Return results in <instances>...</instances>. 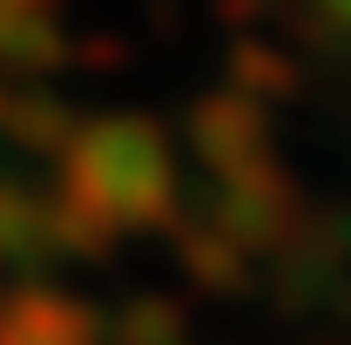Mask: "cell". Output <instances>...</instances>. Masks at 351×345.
Returning a JSON list of instances; mask_svg holds the SVG:
<instances>
[{
  "label": "cell",
  "mask_w": 351,
  "mask_h": 345,
  "mask_svg": "<svg viewBox=\"0 0 351 345\" xmlns=\"http://www.w3.org/2000/svg\"><path fill=\"white\" fill-rule=\"evenodd\" d=\"M189 142L223 183L257 176V170H270V109L257 95H210L189 115Z\"/></svg>",
  "instance_id": "obj_2"
},
{
  "label": "cell",
  "mask_w": 351,
  "mask_h": 345,
  "mask_svg": "<svg viewBox=\"0 0 351 345\" xmlns=\"http://www.w3.org/2000/svg\"><path fill=\"white\" fill-rule=\"evenodd\" d=\"M237 75H243V82H263V88H291V68H284L277 54H257V47L237 54Z\"/></svg>",
  "instance_id": "obj_8"
},
{
  "label": "cell",
  "mask_w": 351,
  "mask_h": 345,
  "mask_svg": "<svg viewBox=\"0 0 351 345\" xmlns=\"http://www.w3.org/2000/svg\"><path fill=\"white\" fill-rule=\"evenodd\" d=\"M75 109H61V102H47V95H14L7 102V115H0V135L21 149V156H54L61 163V149L75 142Z\"/></svg>",
  "instance_id": "obj_5"
},
{
  "label": "cell",
  "mask_w": 351,
  "mask_h": 345,
  "mask_svg": "<svg viewBox=\"0 0 351 345\" xmlns=\"http://www.w3.org/2000/svg\"><path fill=\"white\" fill-rule=\"evenodd\" d=\"M61 197L101 216L115 237L129 230H169L182 203L176 149L149 115H101L82 122L61 149Z\"/></svg>",
  "instance_id": "obj_1"
},
{
  "label": "cell",
  "mask_w": 351,
  "mask_h": 345,
  "mask_svg": "<svg viewBox=\"0 0 351 345\" xmlns=\"http://www.w3.org/2000/svg\"><path fill=\"white\" fill-rule=\"evenodd\" d=\"M41 21H61V0H0V41L21 27H41Z\"/></svg>",
  "instance_id": "obj_7"
},
{
  "label": "cell",
  "mask_w": 351,
  "mask_h": 345,
  "mask_svg": "<svg viewBox=\"0 0 351 345\" xmlns=\"http://www.w3.org/2000/svg\"><path fill=\"white\" fill-rule=\"evenodd\" d=\"M0 345H108L101 318L61 285H14L0 298Z\"/></svg>",
  "instance_id": "obj_3"
},
{
  "label": "cell",
  "mask_w": 351,
  "mask_h": 345,
  "mask_svg": "<svg viewBox=\"0 0 351 345\" xmlns=\"http://www.w3.org/2000/svg\"><path fill=\"white\" fill-rule=\"evenodd\" d=\"M345 7H351V0H345Z\"/></svg>",
  "instance_id": "obj_10"
},
{
  "label": "cell",
  "mask_w": 351,
  "mask_h": 345,
  "mask_svg": "<svg viewBox=\"0 0 351 345\" xmlns=\"http://www.w3.org/2000/svg\"><path fill=\"white\" fill-rule=\"evenodd\" d=\"M54 258V197L21 176H0V264L41 271Z\"/></svg>",
  "instance_id": "obj_4"
},
{
  "label": "cell",
  "mask_w": 351,
  "mask_h": 345,
  "mask_svg": "<svg viewBox=\"0 0 351 345\" xmlns=\"http://www.w3.org/2000/svg\"><path fill=\"white\" fill-rule=\"evenodd\" d=\"M108 345H182V311L169 298H135L115 325H101Z\"/></svg>",
  "instance_id": "obj_6"
},
{
  "label": "cell",
  "mask_w": 351,
  "mask_h": 345,
  "mask_svg": "<svg viewBox=\"0 0 351 345\" xmlns=\"http://www.w3.org/2000/svg\"><path fill=\"white\" fill-rule=\"evenodd\" d=\"M0 115H7V95H0Z\"/></svg>",
  "instance_id": "obj_9"
}]
</instances>
